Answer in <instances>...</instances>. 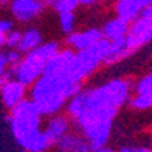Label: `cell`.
Returning a JSON list of instances; mask_svg holds the SVG:
<instances>
[{
  "label": "cell",
  "instance_id": "cell-1",
  "mask_svg": "<svg viewBox=\"0 0 152 152\" xmlns=\"http://www.w3.org/2000/svg\"><path fill=\"white\" fill-rule=\"evenodd\" d=\"M133 84L125 78H114L100 86L81 89L67 103V115L92 145L93 151L106 147L111 137L114 118L125 106Z\"/></svg>",
  "mask_w": 152,
  "mask_h": 152
},
{
  "label": "cell",
  "instance_id": "cell-2",
  "mask_svg": "<svg viewBox=\"0 0 152 152\" xmlns=\"http://www.w3.org/2000/svg\"><path fill=\"white\" fill-rule=\"evenodd\" d=\"M41 114L30 99H23L12 107L8 115L11 133L26 152H45L52 147L41 130Z\"/></svg>",
  "mask_w": 152,
  "mask_h": 152
},
{
  "label": "cell",
  "instance_id": "cell-3",
  "mask_svg": "<svg viewBox=\"0 0 152 152\" xmlns=\"http://www.w3.org/2000/svg\"><path fill=\"white\" fill-rule=\"evenodd\" d=\"M30 86V100L42 117L58 114L82 89V84L73 82L60 74H42Z\"/></svg>",
  "mask_w": 152,
  "mask_h": 152
},
{
  "label": "cell",
  "instance_id": "cell-4",
  "mask_svg": "<svg viewBox=\"0 0 152 152\" xmlns=\"http://www.w3.org/2000/svg\"><path fill=\"white\" fill-rule=\"evenodd\" d=\"M59 50L60 45L58 41L42 42L41 45L25 53V56H22L21 62L14 69L12 78L18 80L26 86H30L37 78L42 75V71H44L48 59L52 55H55Z\"/></svg>",
  "mask_w": 152,
  "mask_h": 152
},
{
  "label": "cell",
  "instance_id": "cell-5",
  "mask_svg": "<svg viewBox=\"0 0 152 152\" xmlns=\"http://www.w3.org/2000/svg\"><path fill=\"white\" fill-rule=\"evenodd\" d=\"M108 42H110L108 40L102 39L95 45L89 47L86 50L75 51L74 58L63 73V75L73 82L82 84L103 63L107 48H108Z\"/></svg>",
  "mask_w": 152,
  "mask_h": 152
},
{
  "label": "cell",
  "instance_id": "cell-6",
  "mask_svg": "<svg viewBox=\"0 0 152 152\" xmlns=\"http://www.w3.org/2000/svg\"><path fill=\"white\" fill-rule=\"evenodd\" d=\"M152 41V19L142 15H138L134 21H132L127 26L125 34V42L130 53L138 51L144 45H148Z\"/></svg>",
  "mask_w": 152,
  "mask_h": 152
},
{
  "label": "cell",
  "instance_id": "cell-7",
  "mask_svg": "<svg viewBox=\"0 0 152 152\" xmlns=\"http://www.w3.org/2000/svg\"><path fill=\"white\" fill-rule=\"evenodd\" d=\"M45 7L44 0H11L10 10L18 22L26 23L33 21L42 12Z\"/></svg>",
  "mask_w": 152,
  "mask_h": 152
},
{
  "label": "cell",
  "instance_id": "cell-8",
  "mask_svg": "<svg viewBox=\"0 0 152 152\" xmlns=\"http://www.w3.org/2000/svg\"><path fill=\"white\" fill-rule=\"evenodd\" d=\"M26 92H28V86L15 78H8L0 85L1 102L8 110H11L23 99H26Z\"/></svg>",
  "mask_w": 152,
  "mask_h": 152
},
{
  "label": "cell",
  "instance_id": "cell-9",
  "mask_svg": "<svg viewBox=\"0 0 152 152\" xmlns=\"http://www.w3.org/2000/svg\"><path fill=\"white\" fill-rule=\"evenodd\" d=\"M103 39L102 29L97 28H89L86 30H81V32H71L66 34V45L71 48L73 51H81L86 50L89 47L95 45L99 40Z\"/></svg>",
  "mask_w": 152,
  "mask_h": 152
},
{
  "label": "cell",
  "instance_id": "cell-10",
  "mask_svg": "<svg viewBox=\"0 0 152 152\" xmlns=\"http://www.w3.org/2000/svg\"><path fill=\"white\" fill-rule=\"evenodd\" d=\"M69 130H70V118L67 115H62V114L58 113L51 115L45 129L42 132L47 136L50 144L55 145Z\"/></svg>",
  "mask_w": 152,
  "mask_h": 152
},
{
  "label": "cell",
  "instance_id": "cell-11",
  "mask_svg": "<svg viewBox=\"0 0 152 152\" xmlns=\"http://www.w3.org/2000/svg\"><path fill=\"white\" fill-rule=\"evenodd\" d=\"M55 145L59 152H93L92 145L80 133L67 132Z\"/></svg>",
  "mask_w": 152,
  "mask_h": 152
},
{
  "label": "cell",
  "instance_id": "cell-12",
  "mask_svg": "<svg viewBox=\"0 0 152 152\" xmlns=\"http://www.w3.org/2000/svg\"><path fill=\"white\" fill-rule=\"evenodd\" d=\"M132 56L130 51L127 50L126 42H125V37L124 39H118V40H113L108 42V48H107L106 56L103 63L104 64H115L122 62L124 59Z\"/></svg>",
  "mask_w": 152,
  "mask_h": 152
},
{
  "label": "cell",
  "instance_id": "cell-13",
  "mask_svg": "<svg viewBox=\"0 0 152 152\" xmlns=\"http://www.w3.org/2000/svg\"><path fill=\"white\" fill-rule=\"evenodd\" d=\"M115 14L122 21L130 23L134 21L138 15L141 14V6L138 4L137 0H117L115 1Z\"/></svg>",
  "mask_w": 152,
  "mask_h": 152
},
{
  "label": "cell",
  "instance_id": "cell-14",
  "mask_svg": "<svg viewBox=\"0 0 152 152\" xmlns=\"http://www.w3.org/2000/svg\"><path fill=\"white\" fill-rule=\"evenodd\" d=\"M127 26H129V23L122 21V19L118 17L114 18V19H110V21H107L106 23H104V26L102 28L103 39L108 40V41L124 39L127 32Z\"/></svg>",
  "mask_w": 152,
  "mask_h": 152
},
{
  "label": "cell",
  "instance_id": "cell-15",
  "mask_svg": "<svg viewBox=\"0 0 152 152\" xmlns=\"http://www.w3.org/2000/svg\"><path fill=\"white\" fill-rule=\"evenodd\" d=\"M41 44H42L41 32L36 28H30L28 30H25V32H22L21 41H19V44H18V47L15 50H18L22 55H25V53L33 51L34 48L41 45Z\"/></svg>",
  "mask_w": 152,
  "mask_h": 152
},
{
  "label": "cell",
  "instance_id": "cell-16",
  "mask_svg": "<svg viewBox=\"0 0 152 152\" xmlns=\"http://www.w3.org/2000/svg\"><path fill=\"white\" fill-rule=\"evenodd\" d=\"M45 7L52 8L58 14L62 12H74L75 8L80 6L78 0H44Z\"/></svg>",
  "mask_w": 152,
  "mask_h": 152
},
{
  "label": "cell",
  "instance_id": "cell-17",
  "mask_svg": "<svg viewBox=\"0 0 152 152\" xmlns=\"http://www.w3.org/2000/svg\"><path fill=\"white\" fill-rule=\"evenodd\" d=\"M129 104L132 108L138 111H145L152 108V93H136L129 99Z\"/></svg>",
  "mask_w": 152,
  "mask_h": 152
},
{
  "label": "cell",
  "instance_id": "cell-18",
  "mask_svg": "<svg viewBox=\"0 0 152 152\" xmlns=\"http://www.w3.org/2000/svg\"><path fill=\"white\" fill-rule=\"evenodd\" d=\"M59 25L64 34L74 32V28H75L74 12H62V14H59Z\"/></svg>",
  "mask_w": 152,
  "mask_h": 152
},
{
  "label": "cell",
  "instance_id": "cell-19",
  "mask_svg": "<svg viewBox=\"0 0 152 152\" xmlns=\"http://www.w3.org/2000/svg\"><path fill=\"white\" fill-rule=\"evenodd\" d=\"M134 91L136 93H152V71L136 82Z\"/></svg>",
  "mask_w": 152,
  "mask_h": 152
},
{
  "label": "cell",
  "instance_id": "cell-20",
  "mask_svg": "<svg viewBox=\"0 0 152 152\" xmlns=\"http://www.w3.org/2000/svg\"><path fill=\"white\" fill-rule=\"evenodd\" d=\"M22 37V32L21 30H17V29H11L10 32L6 36V42H4V47H7L8 50H12V48H17L19 41H21Z\"/></svg>",
  "mask_w": 152,
  "mask_h": 152
},
{
  "label": "cell",
  "instance_id": "cell-21",
  "mask_svg": "<svg viewBox=\"0 0 152 152\" xmlns=\"http://www.w3.org/2000/svg\"><path fill=\"white\" fill-rule=\"evenodd\" d=\"M11 29H14V23L10 19H1L0 18V50L1 47H4V42H6V36L10 32Z\"/></svg>",
  "mask_w": 152,
  "mask_h": 152
},
{
  "label": "cell",
  "instance_id": "cell-22",
  "mask_svg": "<svg viewBox=\"0 0 152 152\" xmlns=\"http://www.w3.org/2000/svg\"><path fill=\"white\" fill-rule=\"evenodd\" d=\"M8 70H10V63H8L7 59V53L6 51H1L0 52V77L4 74H8Z\"/></svg>",
  "mask_w": 152,
  "mask_h": 152
},
{
  "label": "cell",
  "instance_id": "cell-23",
  "mask_svg": "<svg viewBox=\"0 0 152 152\" xmlns=\"http://www.w3.org/2000/svg\"><path fill=\"white\" fill-rule=\"evenodd\" d=\"M142 17H147V18H151L152 19V3H149L148 6H145L144 8L141 10V14Z\"/></svg>",
  "mask_w": 152,
  "mask_h": 152
},
{
  "label": "cell",
  "instance_id": "cell-24",
  "mask_svg": "<svg viewBox=\"0 0 152 152\" xmlns=\"http://www.w3.org/2000/svg\"><path fill=\"white\" fill-rule=\"evenodd\" d=\"M99 1V0H78V4L80 6H93V4H96Z\"/></svg>",
  "mask_w": 152,
  "mask_h": 152
},
{
  "label": "cell",
  "instance_id": "cell-25",
  "mask_svg": "<svg viewBox=\"0 0 152 152\" xmlns=\"http://www.w3.org/2000/svg\"><path fill=\"white\" fill-rule=\"evenodd\" d=\"M132 149H133V152H152V148H149V147H136Z\"/></svg>",
  "mask_w": 152,
  "mask_h": 152
},
{
  "label": "cell",
  "instance_id": "cell-26",
  "mask_svg": "<svg viewBox=\"0 0 152 152\" xmlns=\"http://www.w3.org/2000/svg\"><path fill=\"white\" fill-rule=\"evenodd\" d=\"M138 1V4L141 6V8H144L145 6H148L149 3H152V0H137Z\"/></svg>",
  "mask_w": 152,
  "mask_h": 152
},
{
  "label": "cell",
  "instance_id": "cell-27",
  "mask_svg": "<svg viewBox=\"0 0 152 152\" xmlns=\"http://www.w3.org/2000/svg\"><path fill=\"white\" fill-rule=\"evenodd\" d=\"M93 152H115V151H113V149L108 148V147H103V148L96 149V151H93Z\"/></svg>",
  "mask_w": 152,
  "mask_h": 152
},
{
  "label": "cell",
  "instance_id": "cell-28",
  "mask_svg": "<svg viewBox=\"0 0 152 152\" xmlns=\"http://www.w3.org/2000/svg\"><path fill=\"white\" fill-rule=\"evenodd\" d=\"M119 152H133V149H132V148H126V147H125V148H122Z\"/></svg>",
  "mask_w": 152,
  "mask_h": 152
},
{
  "label": "cell",
  "instance_id": "cell-29",
  "mask_svg": "<svg viewBox=\"0 0 152 152\" xmlns=\"http://www.w3.org/2000/svg\"><path fill=\"white\" fill-rule=\"evenodd\" d=\"M11 0H0V4L3 6V4H7V3H10Z\"/></svg>",
  "mask_w": 152,
  "mask_h": 152
}]
</instances>
